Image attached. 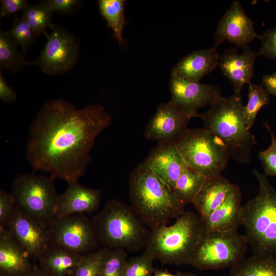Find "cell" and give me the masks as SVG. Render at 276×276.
Segmentation results:
<instances>
[{
  "label": "cell",
  "mask_w": 276,
  "mask_h": 276,
  "mask_svg": "<svg viewBox=\"0 0 276 276\" xmlns=\"http://www.w3.org/2000/svg\"><path fill=\"white\" fill-rule=\"evenodd\" d=\"M51 176L22 173L14 179L10 193L16 206L48 228L53 221L58 195Z\"/></svg>",
  "instance_id": "8"
},
{
  "label": "cell",
  "mask_w": 276,
  "mask_h": 276,
  "mask_svg": "<svg viewBox=\"0 0 276 276\" xmlns=\"http://www.w3.org/2000/svg\"><path fill=\"white\" fill-rule=\"evenodd\" d=\"M17 94L6 81L2 70L0 71V99L6 103H11L16 101Z\"/></svg>",
  "instance_id": "39"
},
{
  "label": "cell",
  "mask_w": 276,
  "mask_h": 276,
  "mask_svg": "<svg viewBox=\"0 0 276 276\" xmlns=\"http://www.w3.org/2000/svg\"><path fill=\"white\" fill-rule=\"evenodd\" d=\"M185 276H198L194 273L187 272L185 273Z\"/></svg>",
  "instance_id": "43"
},
{
  "label": "cell",
  "mask_w": 276,
  "mask_h": 276,
  "mask_svg": "<svg viewBox=\"0 0 276 276\" xmlns=\"http://www.w3.org/2000/svg\"><path fill=\"white\" fill-rule=\"evenodd\" d=\"M143 163L172 190L187 167L174 141L159 143Z\"/></svg>",
  "instance_id": "17"
},
{
  "label": "cell",
  "mask_w": 276,
  "mask_h": 276,
  "mask_svg": "<svg viewBox=\"0 0 276 276\" xmlns=\"http://www.w3.org/2000/svg\"><path fill=\"white\" fill-rule=\"evenodd\" d=\"M127 261V254L124 249H109L99 276H123Z\"/></svg>",
  "instance_id": "31"
},
{
  "label": "cell",
  "mask_w": 276,
  "mask_h": 276,
  "mask_svg": "<svg viewBox=\"0 0 276 276\" xmlns=\"http://www.w3.org/2000/svg\"><path fill=\"white\" fill-rule=\"evenodd\" d=\"M169 88L170 101L191 119L199 117L198 109L211 106L222 97L220 88L215 85L186 81L172 76Z\"/></svg>",
  "instance_id": "12"
},
{
  "label": "cell",
  "mask_w": 276,
  "mask_h": 276,
  "mask_svg": "<svg viewBox=\"0 0 276 276\" xmlns=\"http://www.w3.org/2000/svg\"><path fill=\"white\" fill-rule=\"evenodd\" d=\"M32 258L4 226H0V276H27Z\"/></svg>",
  "instance_id": "19"
},
{
  "label": "cell",
  "mask_w": 276,
  "mask_h": 276,
  "mask_svg": "<svg viewBox=\"0 0 276 276\" xmlns=\"http://www.w3.org/2000/svg\"><path fill=\"white\" fill-rule=\"evenodd\" d=\"M0 18L11 15L26 8L29 3L26 0H1Z\"/></svg>",
  "instance_id": "37"
},
{
  "label": "cell",
  "mask_w": 276,
  "mask_h": 276,
  "mask_svg": "<svg viewBox=\"0 0 276 276\" xmlns=\"http://www.w3.org/2000/svg\"><path fill=\"white\" fill-rule=\"evenodd\" d=\"M206 179L199 172L187 166L176 181L172 191L182 204H192Z\"/></svg>",
  "instance_id": "25"
},
{
  "label": "cell",
  "mask_w": 276,
  "mask_h": 276,
  "mask_svg": "<svg viewBox=\"0 0 276 276\" xmlns=\"http://www.w3.org/2000/svg\"><path fill=\"white\" fill-rule=\"evenodd\" d=\"M261 46L260 55L267 59H276V27L266 30L260 35Z\"/></svg>",
  "instance_id": "35"
},
{
  "label": "cell",
  "mask_w": 276,
  "mask_h": 276,
  "mask_svg": "<svg viewBox=\"0 0 276 276\" xmlns=\"http://www.w3.org/2000/svg\"><path fill=\"white\" fill-rule=\"evenodd\" d=\"M241 54L237 52V48L226 50L220 56L219 64L223 74L231 82L234 95L241 96L244 84L251 82L254 75V64L260 55L259 51L248 47Z\"/></svg>",
  "instance_id": "16"
},
{
  "label": "cell",
  "mask_w": 276,
  "mask_h": 276,
  "mask_svg": "<svg viewBox=\"0 0 276 276\" xmlns=\"http://www.w3.org/2000/svg\"><path fill=\"white\" fill-rule=\"evenodd\" d=\"M262 85L269 95L271 94L276 97V70L271 74L263 76Z\"/></svg>",
  "instance_id": "40"
},
{
  "label": "cell",
  "mask_w": 276,
  "mask_h": 276,
  "mask_svg": "<svg viewBox=\"0 0 276 276\" xmlns=\"http://www.w3.org/2000/svg\"><path fill=\"white\" fill-rule=\"evenodd\" d=\"M228 276H276V256L244 258L231 267Z\"/></svg>",
  "instance_id": "24"
},
{
  "label": "cell",
  "mask_w": 276,
  "mask_h": 276,
  "mask_svg": "<svg viewBox=\"0 0 276 276\" xmlns=\"http://www.w3.org/2000/svg\"><path fill=\"white\" fill-rule=\"evenodd\" d=\"M174 143L186 165L207 179L220 175L228 164L224 143L204 127L188 128Z\"/></svg>",
  "instance_id": "7"
},
{
  "label": "cell",
  "mask_w": 276,
  "mask_h": 276,
  "mask_svg": "<svg viewBox=\"0 0 276 276\" xmlns=\"http://www.w3.org/2000/svg\"><path fill=\"white\" fill-rule=\"evenodd\" d=\"M8 31L12 38L21 48V53L24 55L37 37L25 21L17 16L14 18L12 28Z\"/></svg>",
  "instance_id": "32"
},
{
  "label": "cell",
  "mask_w": 276,
  "mask_h": 276,
  "mask_svg": "<svg viewBox=\"0 0 276 276\" xmlns=\"http://www.w3.org/2000/svg\"><path fill=\"white\" fill-rule=\"evenodd\" d=\"M54 12L66 14L74 10L80 3L78 0H48Z\"/></svg>",
  "instance_id": "38"
},
{
  "label": "cell",
  "mask_w": 276,
  "mask_h": 276,
  "mask_svg": "<svg viewBox=\"0 0 276 276\" xmlns=\"http://www.w3.org/2000/svg\"><path fill=\"white\" fill-rule=\"evenodd\" d=\"M259 183L257 194L242 206L240 225L253 255L276 256V189L265 175L254 171Z\"/></svg>",
  "instance_id": "4"
},
{
  "label": "cell",
  "mask_w": 276,
  "mask_h": 276,
  "mask_svg": "<svg viewBox=\"0 0 276 276\" xmlns=\"http://www.w3.org/2000/svg\"><path fill=\"white\" fill-rule=\"evenodd\" d=\"M248 245L237 231L205 232L189 265L199 270L231 267L244 259Z\"/></svg>",
  "instance_id": "9"
},
{
  "label": "cell",
  "mask_w": 276,
  "mask_h": 276,
  "mask_svg": "<svg viewBox=\"0 0 276 276\" xmlns=\"http://www.w3.org/2000/svg\"><path fill=\"white\" fill-rule=\"evenodd\" d=\"M153 276H185V273L177 272L176 273L169 272L167 270L154 269Z\"/></svg>",
  "instance_id": "41"
},
{
  "label": "cell",
  "mask_w": 276,
  "mask_h": 276,
  "mask_svg": "<svg viewBox=\"0 0 276 276\" xmlns=\"http://www.w3.org/2000/svg\"><path fill=\"white\" fill-rule=\"evenodd\" d=\"M216 47L196 51L182 58L173 68L171 76L189 81L199 82L219 64Z\"/></svg>",
  "instance_id": "21"
},
{
  "label": "cell",
  "mask_w": 276,
  "mask_h": 276,
  "mask_svg": "<svg viewBox=\"0 0 276 276\" xmlns=\"http://www.w3.org/2000/svg\"><path fill=\"white\" fill-rule=\"evenodd\" d=\"M154 260L146 251L142 255L131 257L126 263L123 276H153Z\"/></svg>",
  "instance_id": "33"
},
{
  "label": "cell",
  "mask_w": 276,
  "mask_h": 276,
  "mask_svg": "<svg viewBox=\"0 0 276 276\" xmlns=\"http://www.w3.org/2000/svg\"><path fill=\"white\" fill-rule=\"evenodd\" d=\"M244 106L241 96L222 97L208 110L199 114V118L204 128L224 143L230 157L238 163L247 164L251 160V148L257 142L245 126Z\"/></svg>",
  "instance_id": "6"
},
{
  "label": "cell",
  "mask_w": 276,
  "mask_h": 276,
  "mask_svg": "<svg viewBox=\"0 0 276 276\" xmlns=\"http://www.w3.org/2000/svg\"><path fill=\"white\" fill-rule=\"evenodd\" d=\"M49 28L51 33H43L47 41L39 56L29 63L38 66L46 74L60 76L76 65L80 47L75 36L64 27L52 23Z\"/></svg>",
  "instance_id": "10"
},
{
  "label": "cell",
  "mask_w": 276,
  "mask_h": 276,
  "mask_svg": "<svg viewBox=\"0 0 276 276\" xmlns=\"http://www.w3.org/2000/svg\"><path fill=\"white\" fill-rule=\"evenodd\" d=\"M124 0H99L98 6L101 15L112 30L118 43H123L122 33L125 24Z\"/></svg>",
  "instance_id": "28"
},
{
  "label": "cell",
  "mask_w": 276,
  "mask_h": 276,
  "mask_svg": "<svg viewBox=\"0 0 276 276\" xmlns=\"http://www.w3.org/2000/svg\"><path fill=\"white\" fill-rule=\"evenodd\" d=\"M231 185L221 175L206 179L192 202L202 221L222 203Z\"/></svg>",
  "instance_id": "23"
},
{
  "label": "cell",
  "mask_w": 276,
  "mask_h": 276,
  "mask_svg": "<svg viewBox=\"0 0 276 276\" xmlns=\"http://www.w3.org/2000/svg\"><path fill=\"white\" fill-rule=\"evenodd\" d=\"M131 206L150 229L167 224L185 212L173 191L143 163L129 178Z\"/></svg>",
  "instance_id": "2"
},
{
  "label": "cell",
  "mask_w": 276,
  "mask_h": 276,
  "mask_svg": "<svg viewBox=\"0 0 276 276\" xmlns=\"http://www.w3.org/2000/svg\"><path fill=\"white\" fill-rule=\"evenodd\" d=\"M264 125L269 133L271 144L266 150L260 151L258 157L263 166L265 175L276 176V136L269 124L264 122Z\"/></svg>",
  "instance_id": "34"
},
{
  "label": "cell",
  "mask_w": 276,
  "mask_h": 276,
  "mask_svg": "<svg viewBox=\"0 0 276 276\" xmlns=\"http://www.w3.org/2000/svg\"><path fill=\"white\" fill-rule=\"evenodd\" d=\"M190 117L170 100L160 104L144 132L148 140L158 143L174 141L188 128Z\"/></svg>",
  "instance_id": "15"
},
{
  "label": "cell",
  "mask_w": 276,
  "mask_h": 276,
  "mask_svg": "<svg viewBox=\"0 0 276 276\" xmlns=\"http://www.w3.org/2000/svg\"><path fill=\"white\" fill-rule=\"evenodd\" d=\"M48 228L50 243L83 255L100 245L91 220L84 214L54 218Z\"/></svg>",
  "instance_id": "11"
},
{
  "label": "cell",
  "mask_w": 276,
  "mask_h": 276,
  "mask_svg": "<svg viewBox=\"0 0 276 276\" xmlns=\"http://www.w3.org/2000/svg\"><path fill=\"white\" fill-rule=\"evenodd\" d=\"M100 244L134 252L145 247L150 231L131 206L108 200L91 220Z\"/></svg>",
  "instance_id": "5"
},
{
  "label": "cell",
  "mask_w": 276,
  "mask_h": 276,
  "mask_svg": "<svg viewBox=\"0 0 276 276\" xmlns=\"http://www.w3.org/2000/svg\"><path fill=\"white\" fill-rule=\"evenodd\" d=\"M18 45L8 31L0 30V66L2 68L15 73L30 65L24 55L18 51Z\"/></svg>",
  "instance_id": "26"
},
{
  "label": "cell",
  "mask_w": 276,
  "mask_h": 276,
  "mask_svg": "<svg viewBox=\"0 0 276 276\" xmlns=\"http://www.w3.org/2000/svg\"><path fill=\"white\" fill-rule=\"evenodd\" d=\"M205 233L198 214L185 211L172 225L164 224L150 229L145 251L163 264H189Z\"/></svg>",
  "instance_id": "3"
},
{
  "label": "cell",
  "mask_w": 276,
  "mask_h": 276,
  "mask_svg": "<svg viewBox=\"0 0 276 276\" xmlns=\"http://www.w3.org/2000/svg\"><path fill=\"white\" fill-rule=\"evenodd\" d=\"M54 12L48 1H41L35 5L29 4L22 11L21 18L38 37L52 24Z\"/></svg>",
  "instance_id": "27"
},
{
  "label": "cell",
  "mask_w": 276,
  "mask_h": 276,
  "mask_svg": "<svg viewBox=\"0 0 276 276\" xmlns=\"http://www.w3.org/2000/svg\"><path fill=\"white\" fill-rule=\"evenodd\" d=\"M101 201V193L89 188L78 181L68 183L65 191L58 195L54 218L91 213L98 209Z\"/></svg>",
  "instance_id": "18"
},
{
  "label": "cell",
  "mask_w": 276,
  "mask_h": 276,
  "mask_svg": "<svg viewBox=\"0 0 276 276\" xmlns=\"http://www.w3.org/2000/svg\"><path fill=\"white\" fill-rule=\"evenodd\" d=\"M16 206L14 198L10 192L0 191V226H5Z\"/></svg>",
  "instance_id": "36"
},
{
  "label": "cell",
  "mask_w": 276,
  "mask_h": 276,
  "mask_svg": "<svg viewBox=\"0 0 276 276\" xmlns=\"http://www.w3.org/2000/svg\"><path fill=\"white\" fill-rule=\"evenodd\" d=\"M254 21L245 13L241 3L233 1L229 9L220 19L214 35L215 47L224 41L244 49L260 35L255 32Z\"/></svg>",
  "instance_id": "14"
},
{
  "label": "cell",
  "mask_w": 276,
  "mask_h": 276,
  "mask_svg": "<svg viewBox=\"0 0 276 276\" xmlns=\"http://www.w3.org/2000/svg\"><path fill=\"white\" fill-rule=\"evenodd\" d=\"M248 101L244 106L245 126L249 130L254 125L259 111L270 101L269 94L262 85L250 82L248 84Z\"/></svg>",
  "instance_id": "29"
},
{
  "label": "cell",
  "mask_w": 276,
  "mask_h": 276,
  "mask_svg": "<svg viewBox=\"0 0 276 276\" xmlns=\"http://www.w3.org/2000/svg\"><path fill=\"white\" fill-rule=\"evenodd\" d=\"M83 256L50 243L37 260L38 267L50 276H74Z\"/></svg>",
  "instance_id": "22"
},
{
  "label": "cell",
  "mask_w": 276,
  "mask_h": 276,
  "mask_svg": "<svg viewBox=\"0 0 276 276\" xmlns=\"http://www.w3.org/2000/svg\"><path fill=\"white\" fill-rule=\"evenodd\" d=\"M109 249L103 247L84 255L74 276H99Z\"/></svg>",
  "instance_id": "30"
},
{
  "label": "cell",
  "mask_w": 276,
  "mask_h": 276,
  "mask_svg": "<svg viewBox=\"0 0 276 276\" xmlns=\"http://www.w3.org/2000/svg\"><path fill=\"white\" fill-rule=\"evenodd\" d=\"M5 227L32 259L38 260L50 244L48 227L16 206Z\"/></svg>",
  "instance_id": "13"
},
{
  "label": "cell",
  "mask_w": 276,
  "mask_h": 276,
  "mask_svg": "<svg viewBox=\"0 0 276 276\" xmlns=\"http://www.w3.org/2000/svg\"><path fill=\"white\" fill-rule=\"evenodd\" d=\"M241 200L239 187L232 183L222 203L202 221L205 232L237 231L240 225Z\"/></svg>",
  "instance_id": "20"
},
{
  "label": "cell",
  "mask_w": 276,
  "mask_h": 276,
  "mask_svg": "<svg viewBox=\"0 0 276 276\" xmlns=\"http://www.w3.org/2000/svg\"><path fill=\"white\" fill-rule=\"evenodd\" d=\"M111 123L102 106L78 108L64 100H47L30 126L25 157L35 170L68 184L78 181L95 140Z\"/></svg>",
  "instance_id": "1"
},
{
  "label": "cell",
  "mask_w": 276,
  "mask_h": 276,
  "mask_svg": "<svg viewBox=\"0 0 276 276\" xmlns=\"http://www.w3.org/2000/svg\"><path fill=\"white\" fill-rule=\"evenodd\" d=\"M27 276H50L41 270L38 266H35L33 270Z\"/></svg>",
  "instance_id": "42"
}]
</instances>
